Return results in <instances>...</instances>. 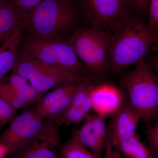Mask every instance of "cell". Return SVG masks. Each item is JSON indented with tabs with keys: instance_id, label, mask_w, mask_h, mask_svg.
I'll return each mask as SVG.
<instances>
[{
	"instance_id": "ba28073f",
	"label": "cell",
	"mask_w": 158,
	"mask_h": 158,
	"mask_svg": "<svg viewBox=\"0 0 158 158\" xmlns=\"http://www.w3.org/2000/svg\"><path fill=\"white\" fill-rule=\"evenodd\" d=\"M108 137L114 147L136 134L140 118L129 102L124 103L121 108L112 115Z\"/></svg>"
},
{
	"instance_id": "5b68a950",
	"label": "cell",
	"mask_w": 158,
	"mask_h": 158,
	"mask_svg": "<svg viewBox=\"0 0 158 158\" xmlns=\"http://www.w3.org/2000/svg\"><path fill=\"white\" fill-rule=\"evenodd\" d=\"M23 51L30 57L48 64L62 67L83 76L84 64L68 40L61 38H40L30 36L23 43Z\"/></svg>"
},
{
	"instance_id": "4dcf8cb0",
	"label": "cell",
	"mask_w": 158,
	"mask_h": 158,
	"mask_svg": "<svg viewBox=\"0 0 158 158\" xmlns=\"http://www.w3.org/2000/svg\"><path fill=\"white\" fill-rule=\"evenodd\" d=\"M9 154V149L5 144L0 143V158H5Z\"/></svg>"
},
{
	"instance_id": "8992f818",
	"label": "cell",
	"mask_w": 158,
	"mask_h": 158,
	"mask_svg": "<svg viewBox=\"0 0 158 158\" xmlns=\"http://www.w3.org/2000/svg\"><path fill=\"white\" fill-rule=\"evenodd\" d=\"M12 71L25 77L36 90L44 93L65 84L80 83L85 79L62 67L38 61L23 51L20 53Z\"/></svg>"
},
{
	"instance_id": "d4e9b609",
	"label": "cell",
	"mask_w": 158,
	"mask_h": 158,
	"mask_svg": "<svg viewBox=\"0 0 158 158\" xmlns=\"http://www.w3.org/2000/svg\"><path fill=\"white\" fill-rule=\"evenodd\" d=\"M150 27L158 32V0H150L148 10Z\"/></svg>"
},
{
	"instance_id": "7402d4cb",
	"label": "cell",
	"mask_w": 158,
	"mask_h": 158,
	"mask_svg": "<svg viewBox=\"0 0 158 158\" xmlns=\"http://www.w3.org/2000/svg\"><path fill=\"white\" fill-rule=\"evenodd\" d=\"M86 118L90 120L102 140L106 142L108 138V131L106 126L105 117L96 113H90Z\"/></svg>"
},
{
	"instance_id": "44dd1931",
	"label": "cell",
	"mask_w": 158,
	"mask_h": 158,
	"mask_svg": "<svg viewBox=\"0 0 158 158\" xmlns=\"http://www.w3.org/2000/svg\"><path fill=\"white\" fill-rule=\"evenodd\" d=\"M77 88L50 106L44 114L43 119H52L64 112L71 104Z\"/></svg>"
},
{
	"instance_id": "836d02e7",
	"label": "cell",
	"mask_w": 158,
	"mask_h": 158,
	"mask_svg": "<svg viewBox=\"0 0 158 158\" xmlns=\"http://www.w3.org/2000/svg\"><path fill=\"white\" fill-rule=\"evenodd\" d=\"M68 1H73V0H68Z\"/></svg>"
},
{
	"instance_id": "4fadbf2b",
	"label": "cell",
	"mask_w": 158,
	"mask_h": 158,
	"mask_svg": "<svg viewBox=\"0 0 158 158\" xmlns=\"http://www.w3.org/2000/svg\"><path fill=\"white\" fill-rule=\"evenodd\" d=\"M72 137L98 157L102 158L107 142L102 140L88 118L80 128L73 131Z\"/></svg>"
},
{
	"instance_id": "4316f807",
	"label": "cell",
	"mask_w": 158,
	"mask_h": 158,
	"mask_svg": "<svg viewBox=\"0 0 158 158\" xmlns=\"http://www.w3.org/2000/svg\"><path fill=\"white\" fill-rule=\"evenodd\" d=\"M23 13L27 15L44 0H12Z\"/></svg>"
},
{
	"instance_id": "d6986e66",
	"label": "cell",
	"mask_w": 158,
	"mask_h": 158,
	"mask_svg": "<svg viewBox=\"0 0 158 158\" xmlns=\"http://www.w3.org/2000/svg\"><path fill=\"white\" fill-rule=\"evenodd\" d=\"M86 114L80 108L70 106L60 115L52 119H47L56 127L78 125L85 121Z\"/></svg>"
},
{
	"instance_id": "5bb4252c",
	"label": "cell",
	"mask_w": 158,
	"mask_h": 158,
	"mask_svg": "<svg viewBox=\"0 0 158 158\" xmlns=\"http://www.w3.org/2000/svg\"><path fill=\"white\" fill-rule=\"evenodd\" d=\"M38 117L35 109L23 111L11 120L8 128L0 139V143L5 144L9 149L25 127L34 118Z\"/></svg>"
},
{
	"instance_id": "484cf974",
	"label": "cell",
	"mask_w": 158,
	"mask_h": 158,
	"mask_svg": "<svg viewBox=\"0 0 158 158\" xmlns=\"http://www.w3.org/2000/svg\"><path fill=\"white\" fill-rule=\"evenodd\" d=\"M6 80L9 84L18 91L23 90L29 85L28 80L25 77L14 71H12V73Z\"/></svg>"
},
{
	"instance_id": "1f68e13d",
	"label": "cell",
	"mask_w": 158,
	"mask_h": 158,
	"mask_svg": "<svg viewBox=\"0 0 158 158\" xmlns=\"http://www.w3.org/2000/svg\"><path fill=\"white\" fill-rule=\"evenodd\" d=\"M151 51H152L154 53V55L158 57V39L153 45Z\"/></svg>"
},
{
	"instance_id": "d6a6232c",
	"label": "cell",
	"mask_w": 158,
	"mask_h": 158,
	"mask_svg": "<svg viewBox=\"0 0 158 158\" xmlns=\"http://www.w3.org/2000/svg\"><path fill=\"white\" fill-rule=\"evenodd\" d=\"M3 126H4V125H3V123L0 121V127H2Z\"/></svg>"
},
{
	"instance_id": "30bf717a",
	"label": "cell",
	"mask_w": 158,
	"mask_h": 158,
	"mask_svg": "<svg viewBox=\"0 0 158 158\" xmlns=\"http://www.w3.org/2000/svg\"><path fill=\"white\" fill-rule=\"evenodd\" d=\"M24 24L20 26L7 37L0 47V82L6 74L13 70L20 54Z\"/></svg>"
},
{
	"instance_id": "7c38bea8",
	"label": "cell",
	"mask_w": 158,
	"mask_h": 158,
	"mask_svg": "<svg viewBox=\"0 0 158 158\" xmlns=\"http://www.w3.org/2000/svg\"><path fill=\"white\" fill-rule=\"evenodd\" d=\"M59 137H45L32 141L17 152L15 158H58Z\"/></svg>"
},
{
	"instance_id": "ffe728a7",
	"label": "cell",
	"mask_w": 158,
	"mask_h": 158,
	"mask_svg": "<svg viewBox=\"0 0 158 158\" xmlns=\"http://www.w3.org/2000/svg\"><path fill=\"white\" fill-rule=\"evenodd\" d=\"M0 98L7 102L16 110L25 108V104L20 98L18 91L13 88L7 80L0 82Z\"/></svg>"
},
{
	"instance_id": "277c9868",
	"label": "cell",
	"mask_w": 158,
	"mask_h": 158,
	"mask_svg": "<svg viewBox=\"0 0 158 158\" xmlns=\"http://www.w3.org/2000/svg\"><path fill=\"white\" fill-rule=\"evenodd\" d=\"M112 34L91 28L81 27L69 41L86 70L94 76L101 77L110 70L109 48Z\"/></svg>"
},
{
	"instance_id": "9a60e30c",
	"label": "cell",
	"mask_w": 158,
	"mask_h": 158,
	"mask_svg": "<svg viewBox=\"0 0 158 158\" xmlns=\"http://www.w3.org/2000/svg\"><path fill=\"white\" fill-rule=\"evenodd\" d=\"M115 148L127 158H154L148 147L141 141L137 133L127 140L122 141Z\"/></svg>"
},
{
	"instance_id": "3957f363",
	"label": "cell",
	"mask_w": 158,
	"mask_h": 158,
	"mask_svg": "<svg viewBox=\"0 0 158 158\" xmlns=\"http://www.w3.org/2000/svg\"><path fill=\"white\" fill-rule=\"evenodd\" d=\"M78 14L72 1L44 0L27 15L24 27L37 38H61L76 23Z\"/></svg>"
},
{
	"instance_id": "603a6c76",
	"label": "cell",
	"mask_w": 158,
	"mask_h": 158,
	"mask_svg": "<svg viewBox=\"0 0 158 158\" xmlns=\"http://www.w3.org/2000/svg\"><path fill=\"white\" fill-rule=\"evenodd\" d=\"M148 148L154 156H158V122L149 127L147 131Z\"/></svg>"
},
{
	"instance_id": "8fae6325",
	"label": "cell",
	"mask_w": 158,
	"mask_h": 158,
	"mask_svg": "<svg viewBox=\"0 0 158 158\" xmlns=\"http://www.w3.org/2000/svg\"><path fill=\"white\" fill-rule=\"evenodd\" d=\"M26 16L12 0H0V45L13 31L24 24Z\"/></svg>"
},
{
	"instance_id": "ac0fdd59",
	"label": "cell",
	"mask_w": 158,
	"mask_h": 158,
	"mask_svg": "<svg viewBox=\"0 0 158 158\" xmlns=\"http://www.w3.org/2000/svg\"><path fill=\"white\" fill-rule=\"evenodd\" d=\"M60 158H99L72 137L59 147Z\"/></svg>"
},
{
	"instance_id": "cb8c5ba5",
	"label": "cell",
	"mask_w": 158,
	"mask_h": 158,
	"mask_svg": "<svg viewBox=\"0 0 158 158\" xmlns=\"http://www.w3.org/2000/svg\"><path fill=\"white\" fill-rule=\"evenodd\" d=\"M16 112L11 105L0 98V121L4 125L14 118Z\"/></svg>"
},
{
	"instance_id": "7a4b0ae2",
	"label": "cell",
	"mask_w": 158,
	"mask_h": 158,
	"mask_svg": "<svg viewBox=\"0 0 158 158\" xmlns=\"http://www.w3.org/2000/svg\"><path fill=\"white\" fill-rule=\"evenodd\" d=\"M122 77L128 94L129 103L140 121L147 125L158 114V77L145 59Z\"/></svg>"
},
{
	"instance_id": "83f0119b",
	"label": "cell",
	"mask_w": 158,
	"mask_h": 158,
	"mask_svg": "<svg viewBox=\"0 0 158 158\" xmlns=\"http://www.w3.org/2000/svg\"><path fill=\"white\" fill-rule=\"evenodd\" d=\"M135 11L139 15H145L148 12L150 0H129Z\"/></svg>"
},
{
	"instance_id": "f546056e",
	"label": "cell",
	"mask_w": 158,
	"mask_h": 158,
	"mask_svg": "<svg viewBox=\"0 0 158 158\" xmlns=\"http://www.w3.org/2000/svg\"><path fill=\"white\" fill-rule=\"evenodd\" d=\"M149 56L148 63L158 77V57L154 55Z\"/></svg>"
},
{
	"instance_id": "e0dca14e",
	"label": "cell",
	"mask_w": 158,
	"mask_h": 158,
	"mask_svg": "<svg viewBox=\"0 0 158 158\" xmlns=\"http://www.w3.org/2000/svg\"><path fill=\"white\" fill-rule=\"evenodd\" d=\"M80 83L62 85L55 88L52 91L49 92L46 95H44L41 100L37 104L35 107L38 117L43 119L44 114L50 106L70 91L76 89Z\"/></svg>"
},
{
	"instance_id": "e575fe53",
	"label": "cell",
	"mask_w": 158,
	"mask_h": 158,
	"mask_svg": "<svg viewBox=\"0 0 158 158\" xmlns=\"http://www.w3.org/2000/svg\"><path fill=\"white\" fill-rule=\"evenodd\" d=\"M0 45V47H1V45Z\"/></svg>"
},
{
	"instance_id": "52a82bcc",
	"label": "cell",
	"mask_w": 158,
	"mask_h": 158,
	"mask_svg": "<svg viewBox=\"0 0 158 158\" xmlns=\"http://www.w3.org/2000/svg\"><path fill=\"white\" fill-rule=\"evenodd\" d=\"M79 2L90 28L111 34L127 20L138 15L129 0H79Z\"/></svg>"
},
{
	"instance_id": "9c48e42d",
	"label": "cell",
	"mask_w": 158,
	"mask_h": 158,
	"mask_svg": "<svg viewBox=\"0 0 158 158\" xmlns=\"http://www.w3.org/2000/svg\"><path fill=\"white\" fill-rule=\"evenodd\" d=\"M91 100L92 110L105 118L113 115L124 103L121 91L116 86L109 84L94 86Z\"/></svg>"
},
{
	"instance_id": "6da1fadb",
	"label": "cell",
	"mask_w": 158,
	"mask_h": 158,
	"mask_svg": "<svg viewBox=\"0 0 158 158\" xmlns=\"http://www.w3.org/2000/svg\"><path fill=\"white\" fill-rule=\"evenodd\" d=\"M158 39V31L133 16L112 33L109 48L110 70L119 73L148 56Z\"/></svg>"
},
{
	"instance_id": "2e32d148",
	"label": "cell",
	"mask_w": 158,
	"mask_h": 158,
	"mask_svg": "<svg viewBox=\"0 0 158 158\" xmlns=\"http://www.w3.org/2000/svg\"><path fill=\"white\" fill-rule=\"evenodd\" d=\"M94 85L90 80L85 78L78 85L70 106L81 108L88 116L92 110L91 92Z\"/></svg>"
},
{
	"instance_id": "f1b7e54d",
	"label": "cell",
	"mask_w": 158,
	"mask_h": 158,
	"mask_svg": "<svg viewBox=\"0 0 158 158\" xmlns=\"http://www.w3.org/2000/svg\"><path fill=\"white\" fill-rule=\"evenodd\" d=\"M102 158H122L121 153L113 146L109 137L105 146Z\"/></svg>"
}]
</instances>
